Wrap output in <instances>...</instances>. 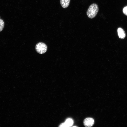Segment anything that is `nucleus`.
<instances>
[{
  "mask_svg": "<svg viewBox=\"0 0 127 127\" xmlns=\"http://www.w3.org/2000/svg\"><path fill=\"white\" fill-rule=\"evenodd\" d=\"M99 10L98 5L95 3H93L89 6L87 12L86 14L89 18L93 19L97 15Z\"/></svg>",
  "mask_w": 127,
  "mask_h": 127,
  "instance_id": "f257e3e1",
  "label": "nucleus"
},
{
  "mask_svg": "<svg viewBox=\"0 0 127 127\" xmlns=\"http://www.w3.org/2000/svg\"><path fill=\"white\" fill-rule=\"evenodd\" d=\"M70 0H60V4L64 8H67L69 6Z\"/></svg>",
  "mask_w": 127,
  "mask_h": 127,
  "instance_id": "423d86ee",
  "label": "nucleus"
},
{
  "mask_svg": "<svg viewBox=\"0 0 127 127\" xmlns=\"http://www.w3.org/2000/svg\"><path fill=\"white\" fill-rule=\"evenodd\" d=\"M73 123V121L71 119L69 118L67 119L65 122L62 124L60 127H69L72 126Z\"/></svg>",
  "mask_w": 127,
  "mask_h": 127,
  "instance_id": "20e7f679",
  "label": "nucleus"
},
{
  "mask_svg": "<svg viewBox=\"0 0 127 127\" xmlns=\"http://www.w3.org/2000/svg\"><path fill=\"white\" fill-rule=\"evenodd\" d=\"M117 32L119 38L124 39L126 36V34L123 30L121 28H119L117 29Z\"/></svg>",
  "mask_w": 127,
  "mask_h": 127,
  "instance_id": "39448f33",
  "label": "nucleus"
},
{
  "mask_svg": "<svg viewBox=\"0 0 127 127\" xmlns=\"http://www.w3.org/2000/svg\"><path fill=\"white\" fill-rule=\"evenodd\" d=\"M123 13L127 16V6L123 8Z\"/></svg>",
  "mask_w": 127,
  "mask_h": 127,
  "instance_id": "6e6552de",
  "label": "nucleus"
},
{
  "mask_svg": "<svg viewBox=\"0 0 127 127\" xmlns=\"http://www.w3.org/2000/svg\"><path fill=\"white\" fill-rule=\"evenodd\" d=\"M4 26V23L3 20L0 18V32L3 29Z\"/></svg>",
  "mask_w": 127,
  "mask_h": 127,
  "instance_id": "0eeeda50",
  "label": "nucleus"
},
{
  "mask_svg": "<svg viewBox=\"0 0 127 127\" xmlns=\"http://www.w3.org/2000/svg\"><path fill=\"white\" fill-rule=\"evenodd\" d=\"M94 119L91 118H86L83 121L84 126L87 127H91L93 126L94 124Z\"/></svg>",
  "mask_w": 127,
  "mask_h": 127,
  "instance_id": "7ed1b4c3",
  "label": "nucleus"
},
{
  "mask_svg": "<svg viewBox=\"0 0 127 127\" xmlns=\"http://www.w3.org/2000/svg\"><path fill=\"white\" fill-rule=\"evenodd\" d=\"M37 52L40 54H43L47 51V45L43 42H39L37 44L35 47Z\"/></svg>",
  "mask_w": 127,
  "mask_h": 127,
  "instance_id": "f03ea898",
  "label": "nucleus"
},
{
  "mask_svg": "<svg viewBox=\"0 0 127 127\" xmlns=\"http://www.w3.org/2000/svg\"></svg>",
  "mask_w": 127,
  "mask_h": 127,
  "instance_id": "1a4fd4ad",
  "label": "nucleus"
}]
</instances>
